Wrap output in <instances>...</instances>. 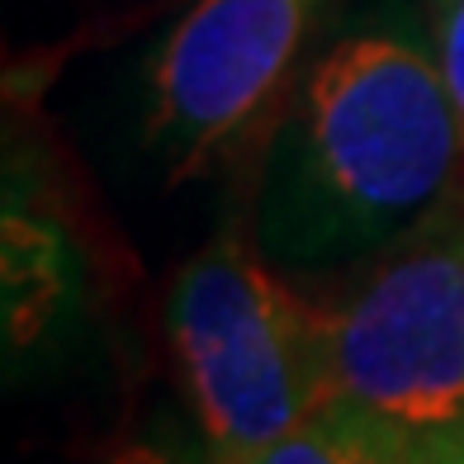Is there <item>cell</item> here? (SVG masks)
Masks as SVG:
<instances>
[{
  "mask_svg": "<svg viewBox=\"0 0 464 464\" xmlns=\"http://www.w3.org/2000/svg\"><path fill=\"white\" fill-rule=\"evenodd\" d=\"M464 199V129L417 0L308 62L266 142L256 246L285 266L370 261Z\"/></svg>",
  "mask_w": 464,
  "mask_h": 464,
  "instance_id": "6da1fadb",
  "label": "cell"
},
{
  "mask_svg": "<svg viewBox=\"0 0 464 464\" xmlns=\"http://www.w3.org/2000/svg\"><path fill=\"white\" fill-rule=\"evenodd\" d=\"M166 336L214 464H242L336 398L332 304L294 289L242 232L176 270Z\"/></svg>",
  "mask_w": 464,
  "mask_h": 464,
  "instance_id": "7a4b0ae2",
  "label": "cell"
},
{
  "mask_svg": "<svg viewBox=\"0 0 464 464\" xmlns=\"http://www.w3.org/2000/svg\"><path fill=\"white\" fill-rule=\"evenodd\" d=\"M332 379L412 450L464 440V199L332 304Z\"/></svg>",
  "mask_w": 464,
  "mask_h": 464,
  "instance_id": "3957f363",
  "label": "cell"
},
{
  "mask_svg": "<svg viewBox=\"0 0 464 464\" xmlns=\"http://www.w3.org/2000/svg\"><path fill=\"white\" fill-rule=\"evenodd\" d=\"M327 0H195L147 62V147L171 185L270 138Z\"/></svg>",
  "mask_w": 464,
  "mask_h": 464,
  "instance_id": "277c9868",
  "label": "cell"
},
{
  "mask_svg": "<svg viewBox=\"0 0 464 464\" xmlns=\"http://www.w3.org/2000/svg\"><path fill=\"white\" fill-rule=\"evenodd\" d=\"M242 464H412V446L346 398H332Z\"/></svg>",
  "mask_w": 464,
  "mask_h": 464,
  "instance_id": "5b68a950",
  "label": "cell"
},
{
  "mask_svg": "<svg viewBox=\"0 0 464 464\" xmlns=\"http://www.w3.org/2000/svg\"><path fill=\"white\" fill-rule=\"evenodd\" d=\"M421 29L436 53V67L446 76V91L455 100L459 129H464V0H417Z\"/></svg>",
  "mask_w": 464,
  "mask_h": 464,
  "instance_id": "8992f818",
  "label": "cell"
},
{
  "mask_svg": "<svg viewBox=\"0 0 464 464\" xmlns=\"http://www.w3.org/2000/svg\"><path fill=\"white\" fill-rule=\"evenodd\" d=\"M104 464H214V459H189V455H176L166 446H152V440H123Z\"/></svg>",
  "mask_w": 464,
  "mask_h": 464,
  "instance_id": "52a82bcc",
  "label": "cell"
},
{
  "mask_svg": "<svg viewBox=\"0 0 464 464\" xmlns=\"http://www.w3.org/2000/svg\"><path fill=\"white\" fill-rule=\"evenodd\" d=\"M412 464H464V440H459V446H427V450H412Z\"/></svg>",
  "mask_w": 464,
  "mask_h": 464,
  "instance_id": "ba28073f",
  "label": "cell"
}]
</instances>
